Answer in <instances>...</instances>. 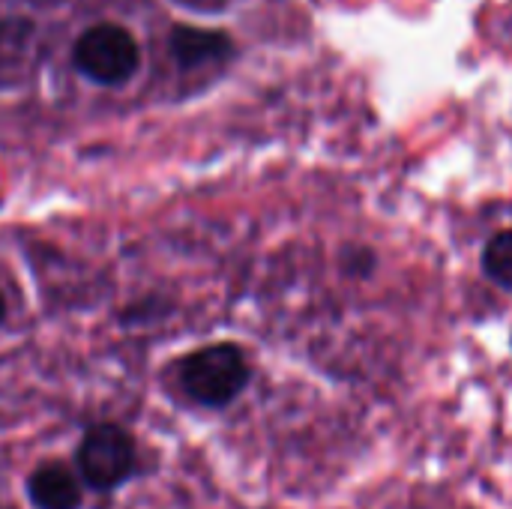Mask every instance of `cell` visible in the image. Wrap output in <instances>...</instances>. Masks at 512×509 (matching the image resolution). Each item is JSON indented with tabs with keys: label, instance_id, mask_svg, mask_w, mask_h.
Returning <instances> with one entry per match:
<instances>
[{
	"label": "cell",
	"instance_id": "5",
	"mask_svg": "<svg viewBox=\"0 0 512 509\" xmlns=\"http://www.w3.org/2000/svg\"><path fill=\"white\" fill-rule=\"evenodd\" d=\"M171 51L183 66H201V63H210L216 57H225L231 51V39L219 30L180 24L171 33Z\"/></svg>",
	"mask_w": 512,
	"mask_h": 509
},
{
	"label": "cell",
	"instance_id": "4",
	"mask_svg": "<svg viewBox=\"0 0 512 509\" xmlns=\"http://www.w3.org/2000/svg\"><path fill=\"white\" fill-rule=\"evenodd\" d=\"M27 495L36 509H78L81 486L63 462L39 465L27 480Z\"/></svg>",
	"mask_w": 512,
	"mask_h": 509
},
{
	"label": "cell",
	"instance_id": "7",
	"mask_svg": "<svg viewBox=\"0 0 512 509\" xmlns=\"http://www.w3.org/2000/svg\"><path fill=\"white\" fill-rule=\"evenodd\" d=\"M3 312H6V306H3V297H0V321H3Z\"/></svg>",
	"mask_w": 512,
	"mask_h": 509
},
{
	"label": "cell",
	"instance_id": "6",
	"mask_svg": "<svg viewBox=\"0 0 512 509\" xmlns=\"http://www.w3.org/2000/svg\"><path fill=\"white\" fill-rule=\"evenodd\" d=\"M483 273L495 285L512 291V231H501L486 243V249H483Z\"/></svg>",
	"mask_w": 512,
	"mask_h": 509
},
{
	"label": "cell",
	"instance_id": "3",
	"mask_svg": "<svg viewBox=\"0 0 512 509\" xmlns=\"http://www.w3.org/2000/svg\"><path fill=\"white\" fill-rule=\"evenodd\" d=\"M132 468H135V444L126 429L114 423H102L81 438L78 471L93 489L108 492L120 486L132 474Z\"/></svg>",
	"mask_w": 512,
	"mask_h": 509
},
{
	"label": "cell",
	"instance_id": "1",
	"mask_svg": "<svg viewBox=\"0 0 512 509\" xmlns=\"http://www.w3.org/2000/svg\"><path fill=\"white\" fill-rule=\"evenodd\" d=\"M180 384L198 405L225 408L249 384V363L237 345H207L183 360Z\"/></svg>",
	"mask_w": 512,
	"mask_h": 509
},
{
	"label": "cell",
	"instance_id": "2",
	"mask_svg": "<svg viewBox=\"0 0 512 509\" xmlns=\"http://www.w3.org/2000/svg\"><path fill=\"white\" fill-rule=\"evenodd\" d=\"M72 57H75V66L90 81L105 84V87L129 81L141 63L135 36L123 24H114V21H102L84 30L75 42Z\"/></svg>",
	"mask_w": 512,
	"mask_h": 509
}]
</instances>
